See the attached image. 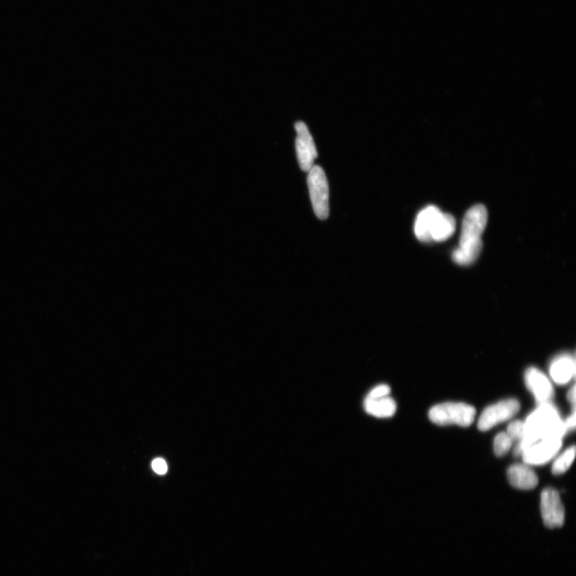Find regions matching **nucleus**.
<instances>
[{
	"instance_id": "f3484780",
	"label": "nucleus",
	"mask_w": 576,
	"mask_h": 576,
	"mask_svg": "<svg viewBox=\"0 0 576 576\" xmlns=\"http://www.w3.org/2000/svg\"><path fill=\"white\" fill-rule=\"evenodd\" d=\"M507 434L513 442H520L525 437V423L520 421L511 423L508 427Z\"/></svg>"
},
{
	"instance_id": "20e7f679",
	"label": "nucleus",
	"mask_w": 576,
	"mask_h": 576,
	"mask_svg": "<svg viewBox=\"0 0 576 576\" xmlns=\"http://www.w3.org/2000/svg\"><path fill=\"white\" fill-rule=\"evenodd\" d=\"M308 184L314 212L320 220L325 221L329 216V187L321 166H313L308 171Z\"/></svg>"
},
{
	"instance_id": "f03ea898",
	"label": "nucleus",
	"mask_w": 576,
	"mask_h": 576,
	"mask_svg": "<svg viewBox=\"0 0 576 576\" xmlns=\"http://www.w3.org/2000/svg\"><path fill=\"white\" fill-rule=\"evenodd\" d=\"M488 210L483 204H476L466 212L460 239V245L452 253V260L462 266L470 265L481 252V236L487 226Z\"/></svg>"
},
{
	"instance_id": "423d86ee",
	"label": "nucleus",
	"mask_w": 576,
	"mask_h": 576,
	"mask_svg": "<svg viewBox=\"0 0 576 576\" xmlns=\"http://www.w3.org/2000/svg\"><path fill=\"white\" fill-rule=\"evenodd\" d=\"M540 509L542 521L547 527L563 526L565 511L558 492L552 488L544 490L541 494Z\"/></svg>"
},
{
	"instance_id": "dca6fc26",
	"label": "nucleus",
	"mask_w": 576,
	"mask_h": 576,
	"mask_svg": "<svg viewBox=\"0 0 576 576\" xmlns=\"http://www.w3.org/2000/svg\"><path fill=\"white\" fill-rule=\"evenodd\" d=\"M512 440L507 433H499L494 442V453L499 457L506 455L512 446Z\"/></svg>"
},
{
	"instance_id": "6e6552de",
	"label": "nucleus",
	"mask_w": 576,
	"mask_h": 576,
	"mask_svg": "<svg viewBox=\"0 0 576 576\" xmlns=\"http://www.w3.org/2000/svg\"><path fill=\"white\" fill-rule=\"evenodd\" d=\"M562 446L561 440H541L528 447L522 454L527 465H542L558 453Z\"/></svg>"
},
{
	"instance_id": "aec40b11",
	"label": "nucleus",
	"mask_w": 576,
	"mask_h": 576,
	"mask_svg": "<svg viewBox=\"0 0 576 576\" xmlns=\"http://www.w3.org/2000/svg\"><path fill=\"white\" fill-rule=\"evenodd\" d=\"M565 426L566 430L573 431L575 428V408H573V412L566 421Z\"/></svg>"
},
{
	"instance_id": "f257e3e1",
	"label": "nucleus",
	"mask_w": 576,
	"mask_h": 576,
	"mask_svg": "<svg viewBox=\"0 0 576 576\" xmlns=\"http://www.w3.org/2000/svg\"><path fill=\"white\" fill-rule=\"evenodd\" d=\"M565 423L557 409L551 403L540 404L525 422V437L514 451L516 456L536 442L547 440H562L566 432Z\"/></svg>"
},
{
	"instance_id": "f8f14e48",
	"label": "nucleus",
	"mask_w": 576,
	"mask_h": 576,
	"mask_svg": "<svg viewBox=\"0 0 576 576\" xmlns=\"http://www.w3.org/2000/svg\"><path fill=\"white\" fill-rule=\"evenodd\" d=\"M575 374V362L574 357L564 354L557 356L551 362L550 375L552 379L558 384H566L570 382Z\"/></svg>"
},
{
	"instance_id": "9d476101",
	"label": "nucleus",
	"mask_w": 576,
	"mask_h": 576,
	"mask_svg": "<svg viewBox=\"0 0 576 576\" xmlns=\"http://www.w3.org/2000/svg\"><path fill=\"white\" fill-rule=\"evenodd\" d=\"M441 212L439 208L431 205L423 209L418 214L414 231L418 240L425 242H431V233Z\"/></svg>"
},
{
	"instance_id": "2eb2a0df",
	"label": "nucleus",
	"mask_w": 576,
	"mask_h": 576,
	"mask_svg": "<svg viewBox=\"0 0 576 576\" xmlns=\"http://www.w3.org/2000/svg\"><path fill=\"white\" fill-rule=\"evenodd\" d=\"M575 456V446L569 447L554 462L552 466V473L560 475L566 473L573 464Z\"/></svg>"
},
{
	"instance_id": "6ab92c4d",
	"label": "nucleus",
	"mask_w": 576,
	"mask_h": 576,
	"mask_svg": "<svg viewBox=\"0 0 576 576\" xmlns=\"http://www.w3.org/2000/svg\"><path fill=\"white\" fill-rule=\"evenodd\" d=\"M152 468L157 474L164 475L168 471V465L163 459H155L152 462Z\"/></svg>"
},
{
	"instance_id": "ddd939ff",
	"label": "nucleus",
	"mask_w": 576,
	"mask_h": 576,
	"mask_svg": "<svg viewBox=\"0 0 576 576\" xmlns=\"http://www.w3.org/2000/svg\"><path fill=\"white\" fill-rule=\"evenodd\" d=\"M364 408L369 415L378 418L392 417L397 412V403L391 397L365 399Z\"/></svg>"
},
{
	"instance_id": "412c9836",
	"label": "nucleus",
	"mask_w": 576,
	"mask_h": 576,
	"mask_svg": "<svg viewBox=\"0 0 576 576\" xmlns=\"http://www.w3.org/2000/svg\"><path fill=\"white\" fill-rule=\"evenodd\" d=\"M568 401L571 404L573 405V408H575V386L573 387L568 392Z\"/></svg>"
},
{
	"instance_id": "7ed1b4c3",
	"label": "nucleus",
	"mask_w": 576,
	"mask_h": 576,
	"mask_svg": "<svg viewBox=\"0 0 576 576\" xmlns=\"http://www.w3.org/2000/svg\"><path fill=\"white\" fill-rule=\"evenodd\" d=\"M476 411L473 406L463 403H444L433 407L429 418L437 425H457L468 427L473 423Z\"/></svg>"
},
{
	"instance_id": "9b49d317",
	"label": "nucleus",
	"mask_w": 576,
	"mask_h": 576,
	"mask_svg": "<svg viewBox=\"0 0 576 576\" xmlns=\"http://www.w3.org/2000/svg\"><path fill=\"white\" fill-rule=\"evenodd\" d=\"M508 479L512 486L522 490L535 488L539 483L535 471L525 464L511 466L508 470Z\"/></svg>"
},
{
	"instance_id": "a211bd4d",
	"label": "nucleus",
	"mask_w": 576,
	"mask_h": 576,
	"mask_svg": "<svg viewBox=\"0 0 576 576\" xmlns=\"http://www.w3.org/2000/svg\"><path fill=\"white\" fill-rule=\"evenodd\" d=\"M390 392H391V388L387 384H381L371 390L366 398L379 399L386 397L389 396Z\"/></svg>"
},
{
	"instance_id": "0eeeda50",
	"label": "nucleus",
	"mask_w": 576,
	"mask_h": 576,
	"mask_svg": "<svg viewBox=\"0 0 576 576\" xmlns=\"http://www.w3.org/2000/svg\"><path fill=\"white\" fill-rule=\"evenodd\" d=\"M296 130L297 133L296 146L299 164L303 171L308 173L312 168L314 162L318 156L315 142H314L307 125L303 122L297 123Z\"/></svg>"
},
{
	"instance_id": "39448f33",
	"label": "nucleus",
	"mask_w": 576,
	"mask_h": 576,
	"mask_svg": "<svg viewBox=\"0 0 576 576\" xmlns=\"http://www.w3.org/2000/svg\"><path fill=\"white\" fill-rule=\"evenodd\" d=\"M521 403L515 399L499 402L485 409L478 422L480 431H488L499 423L510 420L520 411Z\"/></svg>"
},
{
	"instance_id": "1a4fd4ad",
	"label": "nucleus",
	"mask_w": 576,
	"mask_h": 576,
	"mask_svg": "<svg viewBox=\"0 0 576 576\" xmlns=\"http://www.w3.org/2000/svg\"><path fill=\"white\" fill-rule=\"evenodd\" d=\"M527 387L534 395L538 403H550L554 397V389L549 378L536 368L527 369L525 373Z\"/></svg>"
},
{
	"instance_id": "4468645a",
	"label": "nucleus",
	"mask_w": 576,
	"mask_h": 576,
	"mask_svg": "<svg viewBox=\"0 0 576 576\" xmlns=\"http://www.w3.org/2000/svg\"><path fill=\"white\" fill-rule=\"evenodd\" d=\"M455 226L456 223L453 216L450 214L441 212L431 233V242H444L449 240L454 234Z\"/></svg>"
}]
</instances>
